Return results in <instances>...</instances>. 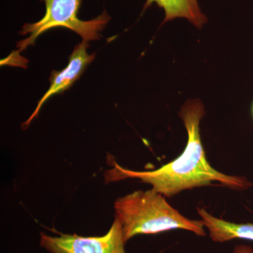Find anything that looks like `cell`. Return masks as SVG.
<instances>
[{"instance_id":"cell-1","label":"cell","mask_w":253,"mask_h":253,"mask_svg":"<svg viewBox=\"0 0 253 253\" xmlns=\"http://www.w3.org/2000/svg\"><path fill=\"white\" fill-rule=\"evenodd\" d=\"M205 116L206 111L201 100H188L179 112L188 135L185 149L180 156L158 169L144 172L126 169L109 157L113 168L105 172V181L110 183L139 179L151 184L152 189L167 198L203 186H222L237 191L252 187L253 183L246 176L224 174L208 162L200 133V123Z\"/></svg>"},{"instance_id":"cell-2","label":"cell","mask_w":253,"mask_h":253,"mask_svg":"<svg viewBox=\"0 0 253 253\" xmlns=\"http://www.w3.org/2000/svg\"><path fill=\"white\" fill-rule=\"evenodd\" d=\"M116 217L122 225L126 244L140 234H155L183 229L206 236L204 221L184 217L163 195L154 189L136 191L119 198L114 205Z\"/></svg>"},{"instance_id":"cell-3","label":"cell","mask_w":253,"mask_h":253,"mask_svg":"<svg viewBox=\"0 0 253 253\" xmlns=\"http://www.w3.org/2000/svg\"><path fill=\"white\" fill-rule=\"evenodd\" d=\"M45 4V14L36 23H26L21 35L30 34L27 39L18 43L19 51L35 44L37 38L45 32L54 28H68L77 33L83 41L99 40L102 31L111 20L104 11L97 17L83 21L78 18L82 0H41Z\"/></svg>"},{"instance_id":"cell-4","label":"cell","mask_w":253,"mask_h":253,"mask_svg":"<svg viewBox=\"0 0 253 253\" xmlns=\"http://www.w3.org/2000/svg\"><path fill=\"white\" fill-rule=\"evenodd\" d=\"M122 225L115 218L109 231L101 236L41 233V246L49 253H126Z\"/></svg>"},{"instance_id":"cell-5","label":"cell","mask_w":253,"mask_h":253,"mask_svg":"<svg viewBox=\"0 0 253 253\" xmlns=\"http://www.w3.org/2000/svg\"><path fill=\"white\" fill-rule=\"evenodd\" d=\"M88 43L83 41L76 46L70 56L66 67L59 71H53L50 77V86L45 94L40 100L34 112L32 113L27 121L23 123L25 128L27 127L32 121L38 116V113L46 101L54 95L62 94L73 85L81 78L86 67L94 59V54H89L86 51Z\"/></svg>"},{"instance_id":"cell-6","label":"cell","mask_w":253,"mask_h":253,"mask_svg":"<svg viewBox=\"0 0 253 253\" xmlns=\"http://www.w3.org/2000/svg\"><path fill=\"white\" fill-rule=\"evenodd\" d=\"M198 214L209 232L210 239L215 243H225L234 239L253 241V224H237L219 219L210 214L204 208H197Z\"/></svg>"},{"instance_id":"cell-7","label":"cell","mask_w":253,"mask_h":253,"mask_svg":"<svg viewBox=\"0 0 253 253\" xmlns=\"http://www.w3.org/2000/svg\"><path fill=\"white\" fill-rule=\"evenodd\" d=\"M154 3L165 11L161 25L176 18H186L199 29L207 23V16L201 12L197 0H146L143 12Z\"/></svg>"},{"instance_id":"cell-8","label":"cell","mask_w":253,"mask_h":253,"mask_svg":"<svg viewBox=\"0 0 253 253\" xmlns=\"http://www.w3.org/2000/svg\"><path fill=\"white\" fill-rule=\"evenodd\" d=\"M233 253H253V249L246 245H239L234 248Z\"/></svg>"},{"instance_id":"cell-9","label":"cell","mask_w":253,"mask_h":253,"mask_svg":"<svg viewBox=\"0 0 253 253\" xmlns=\"http://www.w3.org/2000/svg\"><path fill=\"white\" fill-rule=\"evenodd\" d=\"M251 116H252V118L253 119V101L252 104H251Z\"/></svg>"}]
</instances>
